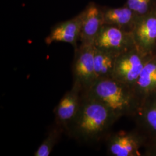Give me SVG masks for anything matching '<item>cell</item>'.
<instances>
[{"label":"cell","mask_w":156,"mask_h":156,"mask_svg":"<svg viewBox=\"0 0 156 156\" xmlns=\"http://www.w3.org/2000/svg\"><path fill=\"white\" fill-rule=\"evenodd\" d=\"M118 120L100 101L83 93L79 110L67 134L82 143H95L108 134Z\"/></svg>","instance_id":"6da1fadb"},{"label":"cell","mask_w":156,"mask_h":156,"mask_svg":"<svg viewBox=\"0 0 156 156\" xmlns=\"http://www.w3.org/2000/svg\"><path fill=\"white\" fill-rule=\"evenodd\" d=\"M83 93L100 101L118 119L134 116L140 106V100L134 90L113 78L98 79Z\"/></svg>","instance_id":"7a4b0ae2"},{"label":"cell","mask_w":156,"mask_h":156,"mask_svg":"<svg viewBox=\"0 0 156 156\" xmlns=\"http://www.w3.org/2000/svg\"><path fill=\"white\" fill-rule=\"evenodd\" d=\"M147 56L135 47L119 55L116 57L112 78L134 90Z\"/></svg>","instance_id":"3957f363"},{"label":"cell","mask_w":156,"mask_h":156,"mask_svg":"<svg viewBox=\"0 0 156 156\" xmlns=\"http://www.w3.org/2000/svg\"><path fill=\"white\" fill-rule=\"evenodd\" d=\"M94 46L116 57L135 47L131 31L108 24L102 27Z\"/></svg>","instance_id":"277c9868"},{"label":"cell","mask_w":156,"mask_h":156,"mask_svg":"<svg viewBox=\"0 0 156 156\" xmlns=\"http://www.w3.org/2000/svg\"><path fill=\"white\" fill-rule=\"evenodd\" d=\"M94 45L80 44L75 49L73 64V83L79 84L87 92L97 80L94 62Z\"/></svg>","instance_id":"5b68a950"},{"label":"cell","mask_w":156,"mask_h":156,"mask_svg":"<svg viewBox=\"0 0 156 156\" xmlns=\"http://www.w3.org/2000/svg\"><path fill=\"white\" fill-rule=\"evenodd\" d=\"M146 139L144 134L137 131H122L111 134L107 138L108 153L112 156H138Z\"/></svg>","instance_id":"8992f818"},{"label":"cell","mask_w":156,"mask_h":156,"mask_svg":"<svg viewBox=\"0 0 156 156\" xmlns=\"http://www.w3.org/2000/svg\"><path fill=\"white\" fill-rule=\"evenodd\" d=\"M82 95L80 86L73 83L71 89L63 95L54 109L55 124L62 128L66 133L79 110Z\"/></svg>","instance_id":"52a82bcc"},{"label":"cell","mask_w":156,"mask_h":156,"mask_svg":"<svg viewBox=\"0 0 156 156\" xmlns=\"http://www.w3.org/2000/svg\"><path fill=\"white\" fill-rule=\"evenodd\" d=\"M131 32L135 48L145 56L151 54L156 44V16L134 23Z\"/></svg>","instance_id":"ba28073f"},{"label":"cell","mask_w":156,"mask_h":156,"mask_svg":"<svg viewBox=\"0 0 156 156\" xmlns=\"http://www.w3.org/2000/svg\"><path fill=\"white\" fill-rule=\"evenodd\" d=\"M82 19L81 12L69 20L56 24L45 38V44L50 45L54 42H64L76 49L81 33Z\"/></svg>","instance_id":"9c48e42d"},{"label":"cell","mask_w":156,"mask_h":156,"mask_svg":"<svg viewBox=\"0 0 156 156\" xmlns=\"http://www.w3.org/2000/svg\"><path fill=\"white\" fill-rule=\"evenodd\" d=\"M80 44L94 45L101 29L104 24L102 10L94 2H90L82 12Z\"/></svg>","instance_id":"30bf717a"},{"label":"cell","mask_w":156,"mask_h":156,"mask_svg":"<svg viewBox=\"0 0 156 156\" xmlns=\"http://www.w3.org/2000/svg\"><path fill=\"white\" fill-rule=\"evenodd\" d=\"M134 116L143 134L150 140L156 138V93L140 101Z\"/></svg>","instance_id":"8fae6325"},{"label":"cell","mask_w":156,"mask_h":156,"mask_svg":"<svg viewBox=\"0 0 156 156\" xmlns=\"http://www.w3.org/2000/svg\"><path fill=\"white\" fill-rule=\"evenodd\" d=\"M134 91L140 101L156 93V55H148L140 76L135 85Z\"/></svg>","instance_id":"7c38bea8"},{"label":"cell","mask_w":156,"mask_h":156,"mask_svg":"<svg viewBox=\"0 0 156 156\" xmlns=\"http://www.w3.org/2000/svg\"><path fill=\"white\" fill-rule=\"evenodd\" d=\"M104 24L114 26L127 31L126 28L134 25V13L127 6L102 10ZM132 30V29H131Z\"/></svg>","instance_id":"4fadbf2b"},{"label":"cell","mask_w":156,"mask_h":156,"mask_svg":"<svg viewBox=\"0 0 156 156\" xmlns=\"http://www.w3.org/2000/svg\"><path fill=\"white\" fill-rule=\"evenodd\" d=\"M116 56L98 50L94 47L95 73L98 79L112 78Z\"/></svg>","instance_id":"5bb4252c"},{"label":"cell","mask_w":156,"mask_h":156,"mask_svg":"<svg viewBox=\"0 0 156 156\" xmlns=\"http://www.w3.org/2000/svg\"><path fill=\"white\" fill-rule=\"evenodd\" d=\"M64 131L55 123L50 128L47 136L39 145L37 151L34 152L35 156H49L53 150L55 146L60 140Z\"/></svg>","instance_id":"9a60e30c"},{"label":"cell","mask_w":156,"mask_h":156,"mask_svg":"<svg viewBox=\"0 0 156 156\" xmlns=\"http://www.w3.org/2000/svg\"><path fill=\"white\" fill-rule=\"evenodd\" d=\"M151 0H140L135 13L138 15H143L147 11Z\"/></svg>","instance_id":"2e32d148"},{"label":"cell","mask_w":156,"mask_h":156,"mask_svg":"<svg viewBox=\"0 0 156 156\" xmlns=\"http://www.w3.org/2000/svg\"><path fill=\"white\" fill-rule=\"evenodd\" d=\"M146 156H156V138L150 140V143L146 149Z\"/></svg>","instance_id":"e0dca14e"},{"label":"cell","mask_w":156,"mask_h":156,"mask_svg":"<svg viewBox=\"0 0 156 156\" xmlns=\"http://www.w3.org/2000/svg\"><path fill=\"white\" fill-rule=\"evenodd\" d=\"M139 1L140 0H127V6L135 13Z\"/></svg>","instance_id":"ac0fdd59"}]
</instances>
